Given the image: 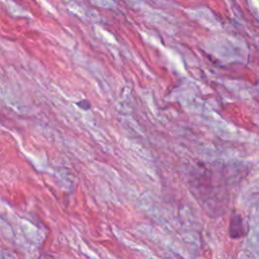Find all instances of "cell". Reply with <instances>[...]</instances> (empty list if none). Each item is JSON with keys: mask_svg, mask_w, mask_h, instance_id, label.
Returning a JSON list of instances; mask_svg holds the SVG:
<instances>
[{"mask_svg": "<svg viewBox=\"0 0 259 259\" xmlns=\"http://www.w3.org/2000/svg\"><path fill=\"white\" fill-rule=\"evenodd\" d=\"M77 105H78L80 108L84 109V110H87V109H89V108L91 107L90 102H89L87 99H82V100L78 101V102H77Z\"/></svg>", "mask_w": 259, "mask_h": 259, "instance_id": "obj_2", "label": "cell"}, {"mask_svg": "<svg viewBox=\"0 0 259 259\" xmlns=\"http://www.w3.org/2000/svg\"><path fill=\"white\" fill-rule=\"evenodd\" d=\"M229 237L232 239H240L247 235L248 230L244 224V221L242 217L237 213L236 211H233L231 218H230V224H229Z\"/></svg>", "mask_w": 259, "mask_h": 259, "instance_id": "obj_1", "label": "cell"}]
</instances>
